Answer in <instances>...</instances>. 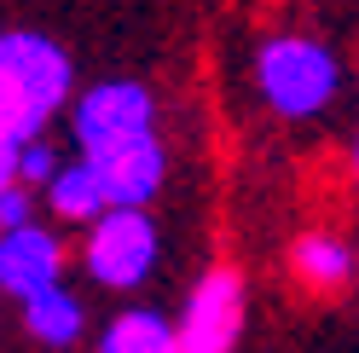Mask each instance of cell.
<instances>
[{
    "instance_id": "1",
    "label": "cell",
    "mask_w": 359,
    "mask_h": 353,
    "mask_svg": "<svg viewBox=\"0 0 359 353\" xmlns=\"http://www.w3.org/2000/svg\"><path fill=\"white\" fill-rule=\"evenodd\" d=\"M255 81H261V99L273 104L284 122H307L336 99L342 64H336L330 47H319V41H307V35H273L255 53Z\"/></svg>"
},
{
    "instance_id": "13",
    "label": "cell",
    "mask_w": 359,
    "mask_h": 353,
    "mask_svg": "<svg viewBox=\"0 0 359 353\" xmlns=\"http://www.w3.org/2000/svg\"><path fill=\"white\" fill-rule=\"evenodd\" d=\"M58 168L64 162H58V151L47 139H24V145H18V180H24V186H47Z\"/></svg>"
},
{
    "instance_id": "3",
    "label": "cell",
    "mask_w": 359,
    "mask_h": 353,
    "mask_svg": "<svg viewBox=\"0 0 359 353\" xmlns=\"http://www.w3.org/2000/svg\"><path fill=\"white\" fill-rule=\"evenodd\" d=\"M70 81L76 64L58 41L35 35V29H6L0 35V87H12L41 122H53L64 104H70Z\"/></svg>"
},
{
    "instance_id": "8",
    "label": "cell",
    "mask_w": 359,
    "mask_h": 353,
    "mask_svg": "<svg viewBox=\"0 0 359 353\" xmlns=\"http://www.w3.org/2000/svg\"><path fill=\"white\" fill-rule=\"evenodd\" d=\"M24 330L41 342V347H76L81 330H87V307L76 290H64V284H53V290H41L24 301Z\"/></svg>"
},
{
    "instance_id": "5",
    "label": "cell",
    "mask_w": 359,
    "mask_h": 353,
    "mask_svg": "<svg viewBox=\"0 0 359 353\" xmlns=\"http://www.w3.org/2000/svg\"><path fill=\"white\" fill-rule=\"evenodd\" d=\"M243 336V278L232 267H215L197 278L174 319V353H232Z\"/></svg>"
},
{
    "instance_id": "10",
    "label": "cell",
    "mask_w": 359,
    "mask_h": 353,
    "mask_svg": "<svg viewBox=\"0 0 359 353\" xmlns=\"http://www.w3.org/2000/svg\"><path fill=\"white\" fill-rule=\"evenodd\" d=\"M290 267H296V278L307 290H342L353 278V249L342 237H330V232H307V237H296V249H290Z\"/></svg>"
},
{
    "instance_id": "16",
    "label": "cell",
    "mask_w": 359,
    "mask_h": 353,
    "mask_svg": "<svg viewBox=\"0 0 359 353\" xmlns=\"http://www.w3.org/2000/svg\"><path fill=\"white\" fill-rule=\"evenodd\" d=\"M353 180H359V139H353Z\"/></svg>"
},
{
    "instance_id": "2",
    "label": "cell",
    "mask_w": 359,
    "mask_h": 353,
    "mask_svg": "<svg viewBox=\"0 0 359 353\" xmlns=\"http://www.w3.org/2000/svg\"><path fill=\"white\" fill-rule=\"evenodd\" d=\"M156 249H163V237H156V220L145 209H104L93 226H87V278L104 284V290H133V284H145L151 267H156Z\"/></svg>"
},
{
    "instance_id": "7",
    "label": "cell",
    "mask_w": 359,
    "mask_h": 353,
    "mask_svg": "<svg viewBox=\"0 0 359 353\" xmlns=\"http://www.w3.org/2000/svg\"><path fill=\"white\" fill-rule=\"evenodd\" d=\"M99 168V180H104V197H110V209H145L156 191H163L168 180V151L156 134L145 139H128L116 151H99V157H87Z\"/></svg>"
},
{
    "instance_id": "15",
    "label": "cell",
    "mask_w": 359,
    "mask_h": 353,
    "mask_svg": "<svg viewBox=\"0 0 359 353\" xmlns=\"http://www.w3.org/2000/svg\"><path fill=\"white\" fill-rule=\"evenodd\" d=\"M18 186V139L0 134V191H12Z\"/></svg>"
},
{
    "instance_id": "14",
    "label": "cell",
    "mask_w": 359,
    "mask_h": 353,
    "mask_svg": "<svg viewBox=\"0 0 359 353\" xmlns=\"http://www.w3.org/2000/svg\"><path fill=\"white\" fill-rule=\"evenodd\" d=\"M35 220V197H29V186L18 180L12 191H0V232H12V226H29Z\"/></svg>"
},
{
    "instance_id": "4",
    "label": "cell",
    "mask_w": 359,
    "mask_h": 353,
    "mask_svg": "<svg viewBox=\"0 0 359 353\" xmlns=\"http://www.w3.org/2000/svg\"><path fill=\"white\" fill-rule=\"evenodd\" d=\"M70 134L81 145V157H99V151H116L128 139L156 134V99L140 81H99L87 87L70 110Z\"/></svg>"
},
{
    "instance_id": "9",
    "label": "cell",
    "mask_w": 359,
    "mask_h": 353,
    "mask_svg": "<svg viewBox=\"0 0 359 353\" xmlns=\"http://www.w3.org/2000/svg\"><path fill=\"white\" fill-rule=\"evenodd\" d=\"M47 209L58 220H76V226H93V220L110 209V197H104V180H99V168L76 157V162H64L53 180H47Z\"/></svg>"
},
{
    "instance_id": "12",
    "label": "cell",
    "mask_w": 359,
    "mask_h": 353,
    "mask_svg": "<svg viewBox=\"0 0 359 353\" xmlns=\"http://www.w3.org/2000/svg\"><path fill=\"white\" fill-rule=\"evenodd\" d=\"M41 127H47V122H41V116H35V110H29L24 99H18V93H12V87H0V134H6V139H18V145H24V139H41Z\"/></svg>"
},
{
    "instance_id": "6",
    "label": "cell",
    "mask_w": 359,
    "mask_h": 353,
    "mask_svg": "<svg viewBox=\"0 0 359 353\" xmlns=\"http://www.w3.org/2000/svg\"><path fill=\"white\" fill-rule=\"evenodd\" d=\"M64 284V244L47 232V226H12L0 232V296L12 301H29L41 290Z\"/></svg>"
},
{
    "instance_id": "11",
    "label": "cell",
    "mask_w": 359,
    "mask_h": 353,
    "mask_svg": "<svg viewBox=\"0 0 359 353\" xmlns=\"http://www.w3.org/2000/svg\"><path fill=\"white\" fill-rule=\"evenodd\" d=\"M99 353H174V324L151 307H128L104 324Z\"/></svg>"
}]
</instances>
